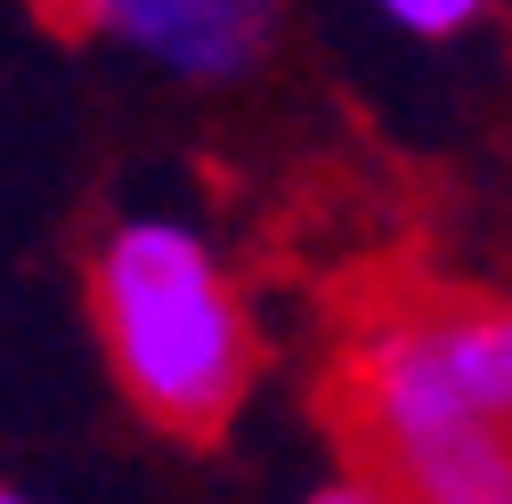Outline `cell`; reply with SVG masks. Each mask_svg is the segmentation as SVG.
<instances>
[{
    "mask_svg": "<svg viewBox=\"0 0 512 504\" xmlns=\"http://www.w3.org/2000/svg\"><path fill=\"white\" fill-rule=\"evenodd\" d=\"M98 326L122 391L163 431L204 439L236 415L252 383V326L204 236L171 220H131L98 252Z\"/></svg>",
    "mask_w": 512,
    "mask_h": 504,
    "instance_id": "obj_1",
    "label": "cell"
},
{
    "mask_svg": "<svg viewBox=\"0 0 512 504\" xmlns=\"http://www.w3.org/2000/svg\"><path fill=\"white\" fill-rule=\"evenodd\" d=\"M334 407L366 464V488L391 504H512V431L447 391L407 301L358 326Z\"/></svg>",
    "mask_w": 512,
    "mask_h": 504,
    "instance_id": "obj_2",
    "label": "cell"
},
{
    "mask_svg": "<svg viewBox=\"0 0 512 504\" xmlns=\"http://www.w3.org/2000/svg\"><path fill=\"white\" fill-rule=\"evenodd\" d=\"M114 33L179 74H244L277 33V0H114Z\"/></svg>",
    "mask_w": 512,
    "mask_h": 504,
    "instance_id": "obj_3",
    "label": "cell"
},
{
    "mask_svg": "<svg viewBox=\"0 0 512 504\" xmlns=\"http://www.w3.org/2000/svg\"><path fill=\"white\" fill-rule=\"evenodd\" d=\"M415 309V334L431 350V366L447 374L472 415L512 431V309L496 301H464V293H439V301H407Z\"/></svg>",
    "mask_w": 512,
    "mask_h": 504,
    "instance_id": "obj_4",
    "label": "cell"
},
{
    "mask_svg": "<svg viewBox=\"0 0 512 504\" xmlns=\"http://www.w3.org/2000/svg\"><path fill=\"white\" fill-rule=\"evenodd\" d=\"M382 17H399L407 33H456L480 17V0H382Z\"/></svg>",
    "mask_w": 512,
    "mask_h": 504,
    "instance_id": "obj_5",
    "label": "cell"
},
{
    "mask_svg": "<svg viewBox=\"0 0 512 504\" xmlns=\"http://www.w3.org/2000/svg\"><path fill=\"white\" fill-rule=\"evenodd\" d=\"M57 25H90V17H114V0H41Z\"/></svg>",
    "mask_w": 512,
    "mask_h": 504,
    "instance_id": "obj_6",
    "label": "cell"
},
{
    "mask_svg": "<svg viewBox=\"0 0 512 504\" xmlns=\"http://www.w3.org/2000/svg\"><path fill=\"white\" fill-rule=\"evenodd\" d=\"M309 504H391V496H382V488H317Z\"/></svg>",
    "mask_w": 512,
    "mask_h": 504,
    "instance_id": "obj_7",
    "label": "cell"
},
{
    "mask_svg": "<svg viewBox=\"0 0 512 504\" xmlns=\"http://www.w3.org/2000/svg\"><path fill=\"white\" fill-rule=\"evenodd\" d=\"M0 504H25V496H9V488H0Z\"/></svg>",
    "mask_w": 512,
    "mask_h": 504,
    "instance_id": "obj_8",
    "label": "cell"
}]
</instances>
